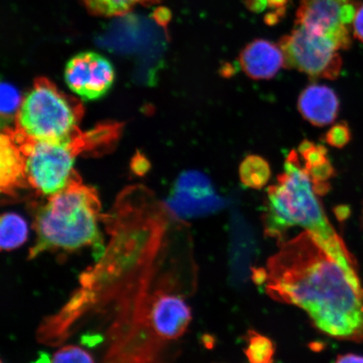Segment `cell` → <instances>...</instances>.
I'll list each match as a JSON object with an SVG mask.
<instances>
[{
	"instance_id": "6da1fadb",
	"label": "cell",
	"mask_w": 363,
	"mask_h": 363,
	"mask_svg": "<svg viewBox=\"0 0 363 363\" xmlns=\"http://www.w3.org/2000/svg\"><path fill=\"white\" fill-rule=\"evenodd\" d=\"M170 220L126 214L106 225L108 242L78 285L35 331L58 347L82 333L101 348L99 363H172L192 320L189 257L175 248Z\"/></svg>"
},
{
	"instance_id": "7a4b0ae2",
	"label": "cell",
	"mask_w": 363,
	"mask_h": 363,
	"mask_svg": "<svg viewBox=\"0 0 363 363\" xmlns=\"http://www.w3.org/2000/svg\"><path fill=\"white\" fill-rule=\"evenodd\" d=\"M264 284L270 297L302 308L321 333L363 340L362 295L307 231L283 242L269 258Z\"/></svg>"
},
{
	"instance_id": "3957f363",
	"label": "cell",
	"mask_w": 363,
	"mask_h": 363,
	"mask_svg": "<svg viewBox=\"0 0 363 363\" xmlns=\"http://www.w3.org/2000/svg\"><path fill=\"white\" fill-rule=\"evenodd\" d=\"M297 152L289 154L284 172L267 189L263 226L267 237L284 242L286 233L302 227L342 267L353 287L363 295L356 262L326 216Z\"/></svg>"
},
{
	"instance_id": "277c9868",
	"label": "cell",
	"mask_w": 363,
	"mask_h": 363,
	"mask_svg": "<svg viewBox=\"0 0 363 363\" xmlns=\"http://www.w3.org/2000/svg\"><path fill=\"white\" fill-rule=\"evenodd\" d=\"M103 218L96 192L74 174L65 189L50 196L36 211V238L27 259L45 252L72 253L84 248L93 249L97 259L106 247L99 226Z\"/></svg>"
},
{
	"instance_id": "5b68a950",
	"label": "cell",
	"mask_w": 363,
	"mask_h": 363,
	"mask_svg": "<svg viewBox=\"0 0 363 363\" xmlns=\"http://www.w3.org/2000/svg\"><path fill=\"white\" fill-rule=\"evenodd\" d=\"M11 133L24 154L26 180L40 194L49 196L62 191L70 183L75 174V159L80 152L106 142L99 128L87 134L78 133L58 142H35Z\"/></svg>"
},
{
	"instance_id": "8992f818",
	"label": "cell",
	"mask_w": 363,
	"mask_h": 363,
	"mask_svg": "<svg viewBox=\"0 0 363 363\" xmlns=\"http://www.w3.org/2000/svg\"><path fill=\"white\" fill-rule=\"evenodd\" d=\"M82 104L45 78L36 79L21 104L16 133L35 142H58L79 133Z\"/></svg>"
},
{
	"instance_id": "52a82bcc",
	"label": "cell",
	"mask_w": 363,
	"mask_h": 363,
	"mask_svg": "<svg viewBox=\"0 0 363 363\" xmlns=\"http://www.w3.org/2000/svg\"><path fill=\"white\" fill-rule=\"evenodd\" d=\"M284 56V67L315 79H337L342 59L337 45L325 36L295 26L279 43Z\"/></svg>"
},
{
	"instance_id": "ba28073f",
	"label": "cell",
	"mask_w": 363,
	"mask_h": 363,
	"mask_svg": "<svg viewBox=\"0 0 363 363\" xmlns=\"http://www.w3.org/2000/svg\"><path fill=\"white\" fill-rule=\"evenodd\" d=\"M359 4L357 0H301L295 26L323 35L340 50L351 47V26Z\"/></svg>"
},
{
	"instance_id": "9c48e42d",
	"label": "cell",
	"mask_w": 363,
	"mask_h": 363,
	"mask_svg": "<svg viewBox=\"0 0 363 363\" xmlns=\"http://www.w3.org/2000/svg\"><path fill=\"white\" fill-rule=\"evenodd\" d=\"M225 204L206 175L186 172L177 180L167 208L177 220H188L214 214Z\"/></svg>"
},
{
	"instance_id": "30bf717a",
	"label": "cell",
	"mask_w": 363,
	"mask_h": 363,
	"mask_svg": "<svg viewBox=\"0 0 363 363\" xmlns=\"http://www.w3.org/2000/svg\"><path fill=\"white\" fill-rule=\"evenodd\" d=\"M115 78L112 63L101 54L91 51L72 57L65 70L68 88L85 101H96L104 96Z\"/></svg>"
},
{
	"instance_id": "8fae6325",
	"label": "cell",
	"mask_w": 363,
	"mask_h": 363,
	"mask_svg": "<svg viewBox=\"0 0 363 363\" xmlns=\"http://www.w3.org/2000/svg\"><path fill=\"white\" fill-rule=\"evenodd\" d=\"M239 62L250 79L269 80L284 66V56L279 44L257 39L242 49Z\"/></svg>"
},
{
	"instance_id": "7c38bea8",
	"label": "cell",
	"mask_w": 363,
	"mask_h": 363,
	"mask_svg": "<svg viewBox=\"0 0 363 363\" xmlns=\"http://www.w3.org/2000/svg\"><path fill=\"white\" fill-rule=\"evenodd\" d=\"M298 110L303 119L313 125H328L333 124L338 116L339 99L328 86L308 85L299 95Z\"/></svg>"
},
{
	"instance_id": "4fadbf2b",
	"label": "cell",
	"mask_w": 363,
	"mask_h": 363,
	"mask_svg": "<svg viewBox=\"0 0 363 363\" xmlns=\"http://www.w3.org/2000/svg\"><path fill=\"white\" fill-rule=\"evenodd\" d=\"M230 267L231 278L237 284L247 282L252 272V262L255 255L256 242L252 230L242 218L235 215L231 221Z\"/></svg>"
},
{
	"instance_id": "5bb4252c",
	"label": "cell",
	"mask_w": 363,
	"mask_h": 363,
	"mask_svg": "<svg viewBox=\"0 0 363 363\" xmlns=\"http://www.w3.org/2000/svg\"><path fill=\"white\" fill-rule=\"evenodd\" d=\"M0 144V182L2 191L8 193L26 179L25 157L11 133H3Z\"/></svg>"
},
{
	"instance_id": "9a60e30c",
	"label": "cell",
	"mask_w": 363,
	"mask_h": 363,
	"mask_svg": "<svg viewBox=\"0 0 363 363\" xmlns=\"http://www.w3.org/2000/svg\"><path fill=\"white\" fill-rule=\"evenodd\" d=\"M27 222L16 213H6L0 221V247L2 252H10L19 249L28 239Z\"/></svg>"
},
{
	"instance_id": "2e32d148",
	"label": "cell",
	"mask_w": 363,
	"mask_h": 363,
	"mask_svg": "<svg viewBox=\"0 0 363 363\" xmlns=\"http://www.w3.org/2000/svg\"><path fill=\"white\" fill-rule=\"evenodd\" d=\"M91 15L101 17L125 16L138 6H151L162 0H79Z\"/></svg>"
},
{
	"instance_id": "e0dca14e",
	"label": "cell",
	"mask_w": 363,
	"mask_h": 363,
	"mask_svg": "<svg viewBox=\"0 0 363 363\" xmlns=\"http://www.w3.org/2000/svg\"><path fill=\"white\" fill-rule=\"evenodd\" d=\"M239 177L240 182L246 187L261 189L270 179L269 163L260 156L250 155L240 163Z\"/></svg>"
},
{
	"instance_id": "ac0fdd59",
	"label": "cell",
	"mask_w": 363,
	"mask_h": 363,
	"mask_svg": "<svg viewBox=\"0 0 363 363\" xmlns=\"http://www.w3.org/2000/svg\"><path fill=\"white\" fill-rule=\"evenodd\" d=\"M245 349L248 363H272L275 353L274 345L269 338L250 330Z\"/></svg>"
},
{
	"instance_id": "d6986e66",
	"label": "cell",
	"mask_w": 363,
	"mask_h": 363,
	"mask_svg": "<svg viewBox=\"0 0 363 363\" xmlns=\"http://www.w3.org/2000/svg\"><path fill=\"white\" fill-rule=\"evenodd\" d=\"M50 363H96L89 351L77 345H65L53 354Z\"/></svg>"
},
{
	"instance_id": "ffe728a7",
	"label": "cell",
	"mask_w": 363,
	"mask_h": 363,
	"mask_svg": "<svg viewBox=\"0 0 363 363\" xmlns=\"http://www.w3.org/2000/svg\"><path fill=\"white\" fill-rule=\"evenodd\" d=\"M298 152L301 154L303 162H305L303 167L306 169L323 164V163L330 160L328 157V150L325 147L308 142V140H303L299 145Z\"/></svg>"
},
{
	"instance_id": "44dd1931",
	"label": "cell",
	"mask_w": 363,
	"mask_h": 363,
	"mask_svg": "<svg viewBox=\"0 0 363 363\" xmlns=\"http://www.w3.org/2000/svg\"><path fill=\"white\" fill-rule=\"evenodd\" d=\"M352 134L346 122L335 124L325 135V143L335 148H343L350 143Z\"/></svg>"
},
{
	"instance_id": "7402d4cb",
	"label": "cell",
	"mask_w": 363,
	"mask_h": 363,
	"mask_svg": "<svg viewBox=\"0 0 363 363\" xmlns=\"http://www.w3.org/2000/svg\"><path fill=\"white\" fill-rule=\"evenodd\" d=\"M21 104L20 94L12 85L3 83L1 85L2 115H11Z\"/></svg>"
},
{
	"instance_id": "603a6c76",
	"label": "cell",
	"mask_w": 363,
	"mask_h": 363,
	"mask_svg": "<svg viewBox=\"0 0 363 363\" xmlns=\"http://www.w3.org/2000/svg\"><path fill=\"white\" fill-rule=\"evenodd\" d=\"M352 31L354 38L363 43V4L358 6L355 18L352 23Z\"/></svg>"
},
{
	"instance_id": "cb8c5ba5",
	"label": "cell",
	"mask_w": 363,
	"mask_h": 363,
	"mask_svg": "<svg viewBox=\"0 0 363 363\" xmlns=\"http://www.w3.org/2000/svg\"><path fill=\"white\" fill-rule=\"evenodd\" d=\"M246 6L250 11L259 13L269 6L267 0H246Z\"/></svg>"
},
{
	"instance_id": "d4e9b609",
	"label": "cell",
	"mask_w": 363,
	"mask_h": 363,
	"mask_svg": "<svg viewBox=\"0 0 363 363\" xmlns=\"http://www.w3.org/2000/svg\"><path fill=\"white\" fill-rule=\"evenodd\" d=\"M335 363H363V357L356 354H346L339 356Z\"/></svg>"
},
{
	"instance_id": "484cf974",
	"label": "cell",
	"mask_w": 363,
	"mask_h": 363,
	"mask_svg": "<svg viewBox=\"0 0 363 363\" xmlns=\"http://www.w3.org/2000/svg\"><path fill=\"white\" fill-rule=\"evenodd\" d=\"M288 1L289 0H267L269 7L275 9V11L283 12H284V8Z\"/></svg>"
},
{
	"instance_id": "4316f807",
	"label": "cell",
	"mask_w": 363,
	"mask_h": 363,
	"mask_svg": "<svg viewBox=\"0 0 363 363\" xmlns=\"http://www.w3.org/2000/svg\"><path fill=\"white\" fill-rule=\"evenodd\" d=\"M45 362H43L42 360H40V362H39V363H45ZM2 363H3V362H2ZM47 363H50V361H49V362H48Z\"/></svg>"
},
{
	"instance_id": "83f0119b",
	"label": "cell",
	"mask_w": 363,
	"mask_h": 363,
	"mask_svg": "<svg viewBox=\"0 0 363 363\" xmlns=\"http://www.w3.org/2000/svg\"><path fill=\"white\" fill-rule=\"evenodd\" d=\"M362 218H363V213H362Z\"/></svg>"
}]
</instances>
